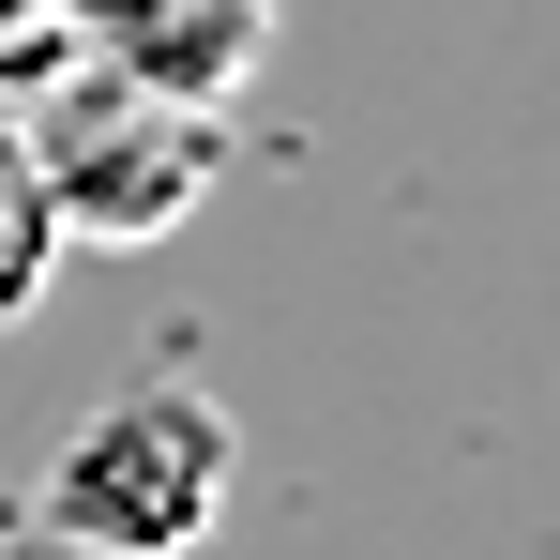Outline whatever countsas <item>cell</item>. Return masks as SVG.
<instances>
[{
  "instance_id": "obj_2",
  "label": "cell",
  "mask_w": 560,
  "mask_h": 560,
  "mask_svg": "<svg viewBox=\"0 0 560 560\" xmlns=\"http://www.w3.org/2000/svg\"><path fill=\"white\" fill-rule=\"evenodd\" d=\"M228 469H243V424L197 394V378H137L106 394L92 424L46 469V530L92 560H183L212 515H228Z\"/></svg>"
},
{
  "instance_id": "obj_1",
  "label": "cell",
  "mask_w": 560,
  "mask_h": 560,
  "mask_svg": "<svg viewBox=\"0 0 560 560\" xmlns=\"http://www.w3.org/2000/svg\"><path fill=\"white\" fill-rule=\"evenodd\" d=\"M15 167L46 183L61 243H167L212 197V167H228V121L152 92V77H121V61H92L61 31V61L31 77V121H15Z\"/></svg>"
},
{
  "instance_id": "obj_3",
  "label": "cell",
  "mask_w": 560,
  "mask_h": 560,
  "mask_svg": "<svg viewBox=\"0 0 560 560\" xmlns=\"http://www.w3.org/2000/svg\"><path fill=\"white\" fill-rule=\"evenodd\" d=\"M46 15L92 61H121V77H152L183 106H228L258 77V46H273V0H46Z\"/></svg>"
},
{
  "instance_id": "obj_4",
  "label": "cell",
  "mask_w": 560,
  "mask_h": 560,
  "mask_svg": "<svg viewBox=\"0 0 560 560\" xmlns=\"http://www.w3.org/2000/svg\"><path fill=\"white\" fill-rule=\"evenodd\" d=\"M46 258H61V212H46V183H31V167H0V318H31Z\"/></svg>"
},
{
  "instance_id": "obj_6",
  "label": "cell",
  "mask_w": 560,
  "mask_h": 560,
  "mask_svg": "<svg viewBox=\"0 0 560 560\" xmlns=\"http://www.w3.org/2000/svg\"><path fill=\"white\" fill-rule=\"evenodd\" d=\"M0 167H15V121H0Z\"/></svg>"
},
{
  "instance_id": "obj_5",
  "label": "cell",
  "mask_w": 560,
  "mask_h": 560,
  "mask_svg": "<svg viewBox=\"0 0 560 560\" xmlns=\"http://www.w3.org/2000/svg\"><path fill=\"white\" fill-rule=\"evenodd\" d=\"M0 61L46 77V61H61V15H46V0H0Z\"/></svg>"
}]
</instances>
